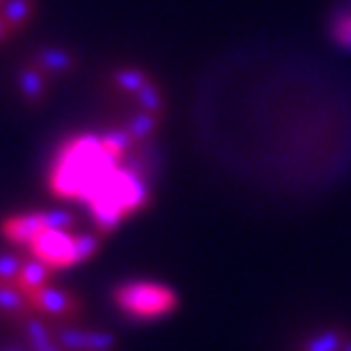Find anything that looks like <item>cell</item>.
Segmentation results:
<instances>
[{
    "label": "cell",
    "instance_id": "1",
    "mask_svg": "<svg viewBox=\"0 0 351 351\" xmlns=\"http://www.w3.org/2000/svg\"><path fill=\"white\" fill-rule=\"evenodd\" d=\"M132 146L125 130L66 137L48 167V192L58 201L82 203L96 233L112 235L151 203L142 173L125 162Z\"/></svg>",
    "mask_w": 351,
    "mask_h": 351
},
{
    "label": "cell",
    "instance_id": "12",
    "mask_svg": "<svg viewBox=\"0 0 351 351\" xmlns=\"http://www.w3.org/2000/svg\"><path fill=\"white\" fill-rule=\"evenodd\" d=\"M160 119H162V117L151 114V112H142V114H137V117L128 123V128H125V132L130 135L132 142L139 144L142 139H149L151 135H156Z\"/></svg>",
    "mask_w": 351,
    "mask_h": 351
},
{
    "label": "cell",
    "instance_id": "3",
    "mask_svg": "<svg viewBox=\"0 0 351 351\" xmlns=\"http://www.w3.org/2000/svg\"><path fill=\"white\" fill-rule=\"evenodd\" d=\"M114 306L132 319H160L176 313L180 299L173 287L158 280H128L112 294Z\"/></svg>",
    "mask_w": 351,
    "mask_h": 351
},
{
    "label": "cell",
    "instance_id": "6",
    "mask_svg": "<svg viewBox=\"0 0 351 351\" xmlns=\"http://www.w3.org/2000/svg\"><path fill=\"white\" fill-rule=\"evenodd\" d=\"M53 278H55V271L51 269V267L34 261V258H30V256H25L23 267H21L19 278H16V287L25 294V297H30L32 292H37V290H41V287L55 283Z\"/></svg>",
    "mask_w": 351,
    "mask_h": 351
},
{
    "label": "cell",
    "instance_id": "9",
    "mask_svg": "<svg viewBox=\"0 0 351 351\" xmlns=\"http://www.w3.org/2000/svg\"><path fill=\"white\" fill-rule=\"evenodd\" d=\"M37 14V0H5L0 16L7 21L14 34H21L30 25V21Z\"/></svg>",
    "mask_w": 351,
    "mask_h": 351
},
{
    "label": "cell",
    "instance_id": "11",
    "mask_svg": "<svg viewBox=\"0 0 351 351\" xmlns=\"http://www.w3.org/2000/svg\"><path fill=\"white\" fill-rule=\"evenodd\" d=\"M151 82V78L146 75L142 69H135V66H123L114 71V85L123 91V94H130L135 96L139 89H144L146 85Z\"/></svg>",
    "mask_w": 351,
    "mask_h": 351
},
{
    "label": "cell",
    "instance_id": "15",
    "mask_svg": "<svg viewBox=\"0 0 351 351\" xmlns=\"http://www.w3.org/2000/svg\"><path fill=\"white\" fill-rule=\"evenodd\" d=\"M333 39L351 51V12H342L333 21Z\"/></svg>",
    "mask_w": 351,
    "mask_h": 351
},
{
    "label": "cell",
    "instance_id": "5",
    "mask_svg": "<svg viewBox=\"0 0 351 351\" xmlns=\"http://www.w3.org/2000/svg\"><path fill=\"white\" fill-rule=\"evenodd\" d=\"M51 78L44 69L34 66L32 62H27V66L21 69L16 85L21 89V96L25 98L27 103H41L48 96V87H51Z\"/></svg>",
    "mask_w": 351,
    "mask_h": 351
},
{
    "label": "cell",
    "instance_id": "16",
    "mask_svg": "<svg viewBox=\"0 0 351 351\" xmlns=\"http://www.w3.org/2000/svg\"><path fill=\"white\" fill-rule=\"evenodd\" d=\"M117 340L110 333L87 331V351H114Z\"/></svg>",
    "mask_w": 351,
    "mask_h": 351
},
{
    "label": "cell",
    "instance_id": "20",
    "mask_svg": "<svg viewBox=\"0 0 351 351\" xmlns=\"http://www.w3.org/2000/svg\"><path fill=\"white\" fill-rule=\"evenodd\" d=\"M3 3H5V0H0V5H3Z\"/></svg>",
    "mask_w": 351,
    "mask_h": 351
},
{
    "label": "cell",
    "instance_id": "7",
    "mask_svg": "<svg viewBox=\"0 0 351 351\" xmlns=\"http://www.w3.org/2000/svg\"><path fill=\"white\" fill-rule=\"evenodd\" d=\"M34 66L44 69L48 75H64L78 69V60L71 53L62 51V48H41L30 58Z\"/></svg>",
    "mask_w": 351,
    "mask_h": 351
},
{
    "label": "cell",
    "instance_id": "4",
    "mask_svg": "<svg viewBox=\"0 0 351 351\" xmlns=\"http://www.w3.org/2000/svg\"><path fill=\"white\" fill-rule=\"evenodd\" d=\"M27 299H30L32 313L44 322H51V324H73L82 315V301L78 294L55 283L32 292Z\"/></svg>",
    "mask_w": 351,
    "mask_h": 351
},
{
    "label": "cell",
    "instance_id": "17",
    "mask_svg": "<svg viewBox=\"0 0 351 351\" xmlns=\"http://www.w3.org/2000/svg\"><path fill=\"white\" fill-rule=\"evenodd\" d=\"M340 349V338L338 333H322L315 340L306 345V351H338Z\"/></svg>",
    "mask_w": 351,
    "mask_h": 351
},
{
    "label": "cell",
    "instance_id": "2",
    "mask_svg": "<svg viewBox=\"0 0 351 351\" xmlns=\"http://www.w3.org/2000/svg\"><path fill=\"white\" fill-rule=\"evenodd\" d=\"M75 217L69 210H48V219L41 223L25 244L27 256L44 263L53 271H64L85 265L101 251V233H75Z\"/></svg>",
    "mask_w": 351,
    "mask_h": 351
},
{
    "label": "cell",
    "instance_id": "10",
    "mask_svg": "<svg viewBox=\"0 0 351 351\" xmlns=\"http://www.w3.org/2000/svg\"><path fill=\"white\" fill-rule=\"evenodd\" d=\"M21 326H23L25 335L30 338V345L34 351H64L60 347L58 338L51 333V328L46 326V322L37 317V315H30L27 319H23Z\"/></svg>",
    "mask_w": 351,
    "mask_h": 351
},
{
    "label": "cell",
    "instance_id": "19",
    "mask_svg": "<svg viewBox=\"0 0 351 351\" xmlns=\"http://www.w3.org/2000/svg\"><path fill=\"white\" fill-rule=\"evenodd\" d=\"M345 351H351V345H347V349Z\"/></svg>",
    "mask_w": 351,
    "mask_h": 351
},
{
    "label": "cell",
    "instance_id": "18",
    "mask_svg": "<svg viewBox=\"0 0 351 351\" xmlns=\"http://www.w3.org/2000/svg\"><path fill=\"white\" fill-rule=\"evenodd\" d=\"M14 37H16V34H14V30L10 25H7V21L0 16V46L3 44H7V41H12Z\"/></svg>",
    "mask_w": 351,
    "mask_h": 351
},
{
    "label": "cell",
    "instance_id": "8",
    "mask_svg": "<svg viewBox=\"0 0 351 351\" xmlns=\"http://www.w3.org/2000/svg\"><path fill=\"white\" fill-rule=\"evenodd\" d=\"M0 315L7 319H16L21 324V322L27 319L34 313L30 299L16 285H0Z\"/></svg>",
    "mask_w": 351,
    "mask_h": 351
},
{
    "label": "cell",
    "instance_id": "21",
    "mask_svg": "<svg viewBox=\"0 0 351 351\" xmlns=\"http://www.w3.org/2000/svg\"><path fill=\"white\" fill-rule=\"evenodd\" d=\"M0 10H3V5H0Z\"/></svg>",
    "mask_w": 351,
    "mask_h": 351
},
{
    "label": "cell",
    "instance_id": "13",
    "mask_svg": "<svg viewBox=\"0 0 351 351\" xmlns=\"http://www.w3.org/2000/svg\"><path fill=\"white\" fill-rule=\"evenodd\" d=\"M135 98H137L139 108H142L144 112H151V114H158V117L165 114V96H162V89H160L153 80L144 89H139L137 94H135Z\"/></svg>",
    "mask_w": 351,
    "mask_h": 351
},
{
    "label": "cell",
    "instance_id": "14",
    "mask_svg": "<svg viewBox=\"0 0 351 351\" xmlns=\"http://www.w3.org/2000/svg\"><path fill=\"white\" fill-rule=\"evenodd\" d=\"M23 256L0 254V285H16L19 271L23 267Z\"/></svg>",
    "mask_w": 351,
    "mask_h": 351
}]
</instances>
